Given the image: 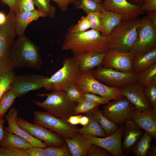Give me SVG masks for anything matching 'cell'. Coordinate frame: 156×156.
<instances>
[{"label":"cell","instance_id":"obj_21","mask_svg":"<svg viewBox=\"0 0 156 156\" xmlns=\"http://www.w3.org/2000/svg\"><path fill=\"white\" fill-rule=\"evenodd\" d=\"M48 16L46 14L37 9L33 11H27L16 14V28L18 37L25 36V30L32 22L37 20L40 17Z\"/></svg>","mask_w":156,"mask_h":156},{"label":"cell","instance_id":"obj_54","mask_svg":"<svg viewBox=\"0 0 156 156\" xmlns=\"http://www.w3.org/2000/svg\"><path fill=\"white\" fill-rule=\"evenodd\" d=\"M7 18V15L3 12L0 11V25H3L5 23Z\"/></svg>","mask_w":156,"mask_h":156},{"label":"cell","instance_id":"obj_56","mask_svg":"<svg viewBox=\"0 0 156 156\" xmlns=\"http://www.w3.org/2000/svg\"><path fill=\"white\" fill-rule=\"evenodd\" d=\"M94 2L98 3H102L103 2V0H92Z\"/></svg>","mask_w":156,"mask_h":156},{"label":"cell","instance_id":"obj_51","mask_svg":"<svg viewBox=\"0 0 156 156\" xmlns=\"http://www.w3.org/2000/svg\"><path fill=\"white\" fill-rule=\"evenodd\" d=\"M146 156H156V146L154 143L150 145L147 150Z\"/></svg>","mask_w":156,"mask_h":156},{"label":"cell","instance_id":"obj_10","mask_svg":"<svg viewBox=\"0 0 156 156\" xmlns=\"http://www.w3.org/2000/svg\"><path fill=\"white\" fill-rule=\"evenodd\" d=\"M34 123L43 126L60 134L64 138L71 139L78 133L76 125L47 112L36 110L34 113Z\"/></svg>","mask_w":156,"mask_h":156},{"label":"cell","instance_id":"obj_34","mask_svg":"<svg viewBox=\"0 0 156 156\" xmlns=\"http://www.w3.org/2000/svg\"><path fill=\"white\" fill-rule=\"evenodd\" d=\"M37 9L46 14L50 18H54L56 12L55 7L50 4L52 0H33Z\"/></svg>","mask_w":156,"mask_h":156},{"label":"cell","instance_id":"obj_6","mask_svg":"<svg viewBox=\"0 0 156 156\" xmlns=\"http://www.w3.org/2000/svg\"><path fill=\"white\" fill-rule=\"evenodd\" d=\"M16 14L10 10L6 22L0 25V75L15 68L9 57L11 47L16 35Z\"/></svg>","mask_w":156,"mask_h":156},{"label":"cell","instance_id":"obj_38","mask_svg":"<svg viewBox=\"0 0 156 156\" xmlns=\"http://www.w3.org/2000/svg\"><path fill=\"white\" fill-rule=\"evenodd\" d=\"M90 28V24L87 16H82L77 23L71 25L68 29V31L74 33L81 32Z\"/></svg>","mask_w":156,"mask_h":156},{"label":"cell","instance_id":"obj_14","mask_svg":"<svg viewBox=\"0 0 156 156\" xmlns=\"http://www.w3.org/2000/svg\"><path fill=\"white\" fill-rule=\"evenodd\" d=\"M44 77L37 74L15 75L10 85V88L17 97L24 96L28 92L43 87Z\"/></svg>","mask_w":156,"mask_h":156},{"label":"cell","instance_id":"obj_7","mask_svg":"<svg viewBox=\"0 0 156 156\" xmlns=\"http://www.w3.org/2000/svg\"><path fill=\"white\" fill-rule=\"evenodd\" d=\"M76 84L83 93L90 92L111 100L125 96L118 89L108 86L96 80L92 75L91 70L84 72H80Z\"/></svg>","mask_w":156,"mask_h":156},{"label":"cell","instance_id":"obj_37","mask_svg":"<svg viewBox=\"0 0 156 156\" xmlns=\"http://www.w3.org/2000/svg\"><path fill=\"white\" fill-rule=\"evenodd\" d=\"M45 149L47 156H72L67 144L59 147L47 146Z\"/></svg>","mask_w":156,"mask_h":156},{"label":"cell","instance_id":"obj_17","mask_svg":"<svg viewBox=\"0 0 156 156\" xmlns=\"http://www.w3.org/2000/svg\"><path fill=\"white\" fill-rule=\"evenodd\" d=\"M102 4L106 10L123 14L124 20L138 18L145 12L141 7L131 4L126 0H104Z\"/></svg>","mask_w":156,"mask_h":156},{"label":"cell","instance_id":"obj_19","mask_svg":"<svg viewBox=\"0 0 156 156\" xmlns=\"http://www.w3.org/2000/svg\"><path fill=\"white\" fill-rule=\"evenodd\" d=\"M123 125L122 135L123 140L121 142V146L123 152L125 156L131 153L133 146L144 131L131 119Z\"/></svg>","mask_w":156,"mask_h":156},{"label":"cell","instance_id":"obj_47","mask_svg":"<svg viewBox=\"0 0 156 156\" xmlns=\"http://www.w3.org/2000/svg\"><path fill=\"white\" fill-rule=\"evenodd\" d=\"M3 4L7 5L10 10L16 14L19 13L18 4L19 0H1Z\"/></svg>","mask_w":156,"mask_h":156},{"label":"cell","instance_id":"obj_15","mask_svg":"<svg viewBox=\"0 0 156 156\" xmlns=\"http://www.w3.org/2000/svg\"><path fill=\"white\" fill-rule=\"evenodd\" d=\"M123 125L112 134L106 137L101 138L83 135L88 142L100 146L105 149L113 156H125L122 148Z\"/></svg>","mask_w":156,"mask_h":156},{"label":"cell","instance_id":"obj_43","mask_svg":"<svg viewBox=\"0 0 156 156\" xmlns=\"http://www.w3.org/2000/svg\"><path fill=\"white\" fill-rule=\"evenodd\" d=\"M18 7L19 13L36 10L33 0H19Z\"/></svg>","mask_w":156,"mask_h":156},{"label":"cell","instance_id":"obj_33","mask_svg":"<svg viewBox=\"0 0 156 156\" xmlns=\"http://www.w3.org/2000/svg\"><path fill=\"white\" fill-rule=\"evenodd\" d=\"M78 8L83 10L87 14L95 12L101 13L103 9L102 3H96L92 0H79Z\"/></svg>","mask_w":156,"mask_h":156},{"label":"cell","instance_id":"obj_40","mask_svg":"<svg viewBox=\"0 0 156 156\" xmlns=\"http://www.w3.org/2000/svg\"><path fill=\"white\" fill-rule=\"evenodd\" d=\"M15 75L14 71L0 75V98L4 93L10 88V85Z\"/></svg>","mask_w":156,"mask_h":156},{"label":"cell","instance_id":"obj_2","mask_svg":"<svg viewBox=\"0 0 156 156\" xmlns=\"http://www.w3.org/2000/svg\"><path fill=\"white\" fill-rule=\"evenodd\" d=\"M9 57L15 68L40 69L42 60L37 46L25 36L14 40L10 49Z\"/></svg>","mask_w":156,"mask_h":156},{"label":"cell","instance_id":"obj_9","mask_svg":"<svg viewBox=\"0 0 156 156\" xmlns=\"http://www.w3.org/2000/svg\"><path fill=\"white\" fill-rule=\"evenodd\" d=\"M137 39L129 52L141 55L156 48V27L146 16L140 19Z\"/></svg>","mask_w":156,"mask_h":156},{"label":"cell","instance_id":"obj_35","mask_svg":"<svg viewBox=\"0 0 156 156\" xmlns=\"http://www.w3.org/2000/svg\"><path fill=\"white\" fill-rule=\"evenodd\" d=\"M86 16L90 23V28L100 31L102 34L103 32V25L101 13H92Z\"/></svg>","mask_w":156,"mask_h":156},{"label":"cell","instance_id":"obj_13","mask_svg":"<svg viewBox=\"0 0 156 156\" xmlns=\"http://www.w3.org/2000/svg\"><path fill=\"white\" fill-rule=\"evenodd\" d=\"M134 56L129 51L109 49L105 52L101 66L122 72H133L132 62Z\"/></svg>","mask_w":156,"mask_h":156},{"label":"cell","instance_id":"obj_45","mask_svg":"<svg viewBox=\"0 0 156 156\" xmlns=\"http://www.w3.org/2000/svg\"><path fill=\"white\" fill-rule=\"evenodd\" d=\"M25 151L29 156H47L45 148L32 146Z\"/></svg>","mask_w":156,"mask_h":156},{"label":"cell","instance_id":"obj_36","mask_svg":"<svg viewBox=\"0 0 156 156\" xmlns=\"http://www.w3.org/2000/svg\"><path fill=\"white\" fill-rule=\"evenodd\" d=\"M144 92L148 100L156 109V82L152 81L143 87Z\"/></svg>","mask_w":156,"mask_h":156},{"label":"cell","instance_id":"obj_24","mask_svg":"<svg viewBox=\"0 0 156 156\" xmlns=\"http://www.w3.org/2000/svg\"><path fill=\"white\" fill-rule=\"evenodd\" d=\"M156 62V48L143 54L135 55L132 62L133 70L136 74Z\"/></svg>","mask_w":156,"mask_h":156},{"label":"cell","instance_id":"obj_23","mask_svg":"<svg viewBox=\"0 0 156 156\" xmlns=\"http://www.w3.org/2000/svg\"><path fill=\"white\" fill-rule=\"evenodd\" d=\"M72 156H86L92 144L88 142L86 138L78 133L71 139L64 138Z\"/></svg>","mask_w":156,"mask_h":156},{"label":"cell","instance_id":"obj_31","mask_svg":"<svg viewBox=\"0 0 156 156\" xmlns=\"http://www.w3.org/2000/svg\"><path fill=\"white\" fill-rule=\"evenodd\" d=\"M100 105L99 104L84 99L76 104L73 110V115L80 114H92L98 108Z\"/></svg>","mask_w":156,"mask_h":156},{"label":"cell","instance_id":"obj_28","mask_svg":"<svg viewBox=\"0 0 156 156\" xmlns=\"http://www.w3.org/2000/svg\"><path fill=\"white\" fill-rule=\"evenodd\" d=\"M153 139L151 134L144 131L133 147L131 151L132 155L146 156L147 150Z\"/></svg>","mask_w":156,"mask_h":156},{"label":"cell","instance_id":"obj_39","mask_svg":"<svg viewBox=\"0 0 156 156\" xmlns=\"http://www.w3.org/2000/svg\"><path fill=\"white\" fill-rule=\"evenodd\" d=\"M66 92L69 99L73 102L77 103L85 99L83 93L78 88L76 83L70 86Z\"/></svg>","mask_w":156,"mask_h":156},{"label":"cell","instance_id":"obj_26","mask_svg":"<svg viewBox=\"0 0 156 156\" xmlns=\"http://www.w3.org/2000/svg\"><path fill=\"white\" fill-rule=\"evenodd\" d=\"M0 146L4 147H15L25 151L32 146L16 134L5 131L3 136L0 141Z\"/></svg>","mask_w":156,"mask_h":156},{"label":"cell","instance_id":"obj_5","mask_svg":"<svg viewBox=\"0 0 156 156\" xmlns=\"http://www.w3.org/2000/svg\"><path fill=\"white\" fill-rule=\"evenodd\" d=\"M37 95L41 97L46 96V98L42 102L34 100L33 102L53 116L66 120L73 115V110L76 104L69 99L66 92H53L39 94Z\"/></svg>","mask_w":156,"mask_h":156},{"label":"cell","instance_id":"obj_44","mask_svg":"<svg viewBox=\"0 0 156 156\" xmlns=\"http://www.w3.org/2000/svg\"><path fill=\"white\" fill-rule=\"evenodd\" d=\"M4 156H29L25 150L13 147H4Z\"/></svg>","mask_w":156,"mask_h":156},{"label":"cell","instance_id":"obj_55","mask_svg":"<svg viewBox=\"0 0 156 156\" xmlns=\"http://www.w3.org/2000/svg\"><path fill=\"white\" fill-rule=\"evenodd\" d=\"M89 121V118L86 115V116H81L80 118V124L85 126L86 125Z\"/></svg>","mask_w":156,"mask_h":156},{"label":"cell","instance_id":"obj_25","mask_svg":"<svg viewBox=\"0 0 156 156\" xmlns=\"http://www.w3.org/2000/svg\"><path fill=\"white\" fill-rule=\"evenodd\" d=\"M101 14L103 25V32L102 35L105 36H107L124 18L122 14L106 10L104 9Z\"/></svg>","mask_w":156,"mask_h":156},{"label":"cell","instance_id":"obj_16","mask_svg":"<svg viewBox=\"0 0 156 156\" xmlns=\"http://www.w3.org/2000/svg\"><path fill=\"white\" fill-rule=\"evenodd\" d=\"M139 112L153 109L145 95L143 87L139 81L119 89Z\"/></svg>","mask_w":156,"mask_h":156},{"label":"cell","instance_id":"obj_3","mask_svg":"<svg viewBox=\"0 0 156 156\" xmlns=\"http://www.w3.org/2000/svg\"><path fill=\"white\" fill-rule=\"evenodd\" d=\"M79 60L76 55L64 58L62 67L50 77H44L43 79V88L52 92H66L68 88L76 83L80 73Z\"/></svg>","mask_w":156,"mask_h":156},{"label":"cell","instance_id":"obj_46","mask_svg":"<svg viewBox=\"0 0 156 156\" xmlns=\"http://www.w3.org/2000/svg\"><path fill=\"white\" fill-rule=\"evenodd\" d=\"M141 8L145 12H156V0H144Z\"/></svg>","mask_w":156,"mask_h":156},{"label":"cell","instance_id":"obj_52","mask_svg":"<svg viewBox=\"0 0 156 156\" xmlns=\"http://www.w3.org/2000/svg\"><path fill=\"white\" fill-rule=\"evenodd\" d=\"M5 120V119L0 120V141L2 139L4 135V124Z\"/></svg>","mask_w":156,"mask_h":156},{"label":"cell","instance_id":"obj_27","mask_svg":"<svg viewBox=\"0 0 156 156\" xmlns=\"http://www.w3.org/2000/svg\"><path fill=\"white\" fill-rule=\"evenodd\" d=\"M89 118L88 124L83 127L77 129L78 133L94 137L104 138L107 136L105 131L94 117L92 114H86Z\"/></svg>","mask_w":156,"mask_h":156},{"label":"cell","instance_id":"obj_29","mask_svg":"<svg viewBox=\"0 0 156 156\" xmlns=\"http://www.w3.org/2000/svg\"><path fill=\"white\" fill-rule=\"evenodd\" d=\"M92 114L97 122L103 129L107 136L112 134L119 128L120 126L106 118L103 115L101 111L99 108Z\"/></svg>","mask_w":156,"mask_h":156},{"label":"cell","instance_id":"obj_42","mask_svg":"<svg viewBox=\"0 0 156 156\" xmlns=\"http://www.w3.org/2000/svg\"><path fill=\"white\" fill-rule=\"evenodd\" d=\"M84 99L93 102L101 104H105L111 100L109 98L99 96L94 94L90 92L83 93Z\"/></svg>","mask_w":156,"mask_h":156},{"label":"cell","instance_id":"obj_8","mask_svg":"<svg viewBox=\"0 0 156 156\" xmlns=\"http://www.w3.org/2000/svg\"><path fill=\"white\" fill-rule=\"evenodd\" d=\"M93 76L100 82L112 88L120 89L138 81L137 74L124 73L100 66L91 70Z\"/></svg>","mask_w":156,"mask_h":156},{"label":"cell","instance_id":"obj_30","mask_svg":"<svg viewBox=\"0 0 156 156\" xmlns=\"http://www.w3.org/2000/svg\"><path fill=\"white\" fill-rule=\"evenodd\" d=\"M16 98L15 94L10 88L3 94L0 98V120L3 119L5 114L13 104Z\"/></svg>","mask_w":156,"mask_h":156},{"label":"cell","instance_id":"obj_53","mask_svg":"<svg viewBox=\"0 0 156 156\" xmlns=\"http://www.w3.org/2000/svg\"><path fill=\"white\" fill-rule=\"evenodd\" d=\"M129 3L132 5L141 7L144 0H126Z\"/></svg>","mask_w":156,"mask_h":156},{"label":"cell","instance_id":"obj_1","mask_svg":"<svg viewBox=\"0 0 156 156\" xmlns=\"http://www.w3.org/2000/svg\"><path fill=\"white\" fill-rule=\"evenodd\" d=\"M62 49L74 55L89 52H105L109 49L107 36L91 29L77 33L68 31L65 35Z\"/></svg>","mask_w":156,"mask_h":156},{"label":"cell","instance_id":"obj_4","mask_svg":"<svg viewBox=\"0 0 156 156\" xmlns=\"http://www.w3.org/2000/svg\"><path fill=\"white\" fill-rule=\"evenodd\" d=\"M138 17L122 21L107 36L109 49L129 51L138 36Z\"/></svg>","mask_w":156,"mask_h":156},{"label":"cell","instance_id":"obj_12","mask_svg":"<svg viewBox=\"0 0 156 156\" xmlns=\"http://www.w3.org/2000/svg\"><path fill=\"white\" fill-rule=\"evenodd\" d=\"M102 114L109 120L119 126L131 119L135 108L133 104L125 96L109 101L103 107Z\"/></svg>","mask_w":156,"mask_h":156},{"label":"cell","instance_id":"obj_50","mask_svg":"<svg viewBox=\"0 0 156 156\" xmlns=\"http://www.w3.org/2000/svg\"><path fill=\"white\" fill-rule=\"evenodd\" d=\"M146 12L148 19L156 27V12L146 11Z\"/></svg>","mask_w":156,"mask_h":156},{"label":"cell","instance_id":"obj_18","mask_svg":"<svg viewBox=\"0 0 156 156\" xmlns=\"http://www.w3.org/2000/svg\"><path fill=\"white\" fill-rule=\"evenodd\" d=\"M18 114L16 108L13 107L10 109L5 116L8 126L4 130L16 134L28 141L33 146L43 148L47 146L44 142L34 138L18 125L16 120Z\"/></svg>","mask_w":156,"mask_h":156},{"label":"cell","instance_id":"obj_48","mask_svg":"<svg viewBox=\"0 0 156 156\" xmlns=\"http://www.w3.org/2000/svg\"><path fill=\"white\" fill-rule=\"evenodd\" d=\"M77 0H52L55 2L62 12H65L70 3L75 2Z\"/></svg>","mask_w":156,"mask_h":156},{"label":"cell","instance_id":"obj_32","mask_svg":"<svg viewBox=\"0 0 156 156\" xmlns=\"http://www.w3.org/2000/svg\"><path fill=\"white\" fill-rule=\"evenodd\" d=\"M137 75L138 81L143 87L152 81L156 82V62Z\"/></svg>","mask_w":156,"mask_h":156},{"label":"cell","instance_id":"obj_22","mask_svg":"<svg viewBox=\"0 0 156 156\" xmlns=\"http://www.w3.org/2000/svg\"><path fill=\"white\" fill-rule=\"evenodd\" d=\"M105 53L89 52L76 54L79 59L80 72H87L101 66Z\"/></svg>","mask_w":156,"mask_h":156},{"label":"cell","instance_id":"obj_41","mask_svg":"<svg viewBox=\"0 0 156 156\" xmlns=\"http://www.w3.org/2000/svg\"><path fill=\"white\" fill-rule=\"evenodd\" d=\"M107 150L98 145L92 144L88 149L86 156H112Z\"/></svg>","mask_w":156,"mask_h":156},{"label":"cell","instance_id":"obj_11","mask_svg":"<svg viewBox=\"0 0 156 156\" xmlns=\"http://www.w3.org/2000/svg\"><path fill=\"white\" fill-rule=\"evenodd\" d=\"M18 125L34 138L40 140L47 146L59 147L66 144L64 138L57 133L36 124H33L21 117L16 118Z\"/></svg>","mask_w":156,"mask_h":156},{"label":"cell","instance_id":"obj_49","mask_svg":"<svg viewBox=\"0 0 156 156\" xmlns=\"http://www.w3.org/2000/svg\"><path fill=\"white\" fill-rule=\"evenodd\" d=\"M81 115H72L66 120L67 121L72 125H76L80 124V118Z\"/></svg>","mask_w":156,"mask_h":156},{"label":"cell","instance_id":"obj_20","mask_svg":"<svg viewBox=\"0 0 156 156\" xmlns=\"http://www.w3.org/2000/svg\"><path fill=\"white\" fill-rule=\"evenodd\" d=\"M131 120L156 139V109L139 112L134 108Z\"/></svg>","mask_w":156,"mask_h":156}]
</instances>
